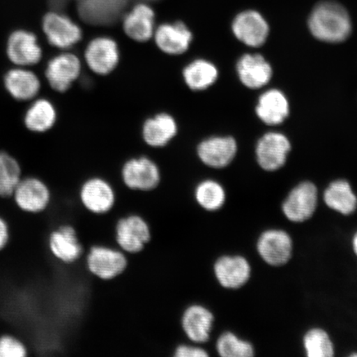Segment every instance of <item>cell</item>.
<instances>
[{"label":"cell","mask_w":357,"mask_h":357,"mask_svg":"<svg viewBox=\"0 0 357 357\" xmlns=\"http://www.w3.org/2000/svg\"><path fill=\"white\" fill-rule=\"evenodd\" d=\"M0 357H28V350L19 337L3 334L0 336Z\"/></svg>","instance_id":"d6a6232c"},{"label":"cell","mask_w":357,"mask_h":357,"mask_svg":"<svg viewBox=\"0 0 357 357\" xmlns=\"http://www.w3.org/2000/svg\"><path fill=\"white\" fill-rule=\"evenodd\" d=\"M324 202L332 211L348 216L357 209V196L350 183L337 180L330 183L324 192Z\"/></svg>","instance_id":"484cf974"},{"label":"cell","mask_w":357,"mask_h":357,"mask_svg":"<svg viewBox=\"0 0 357 357\" xmlns=\"http://www.w3.org/2000/svg\"><path fill=\"white\" fill-rule=\"evenodd\" d=\"M8 236H10V233H8L7 222L3 218L0 217V250L6 247L8 243Z\"/></svg>","instance_id":"e575fe53"},{"label":"cell","mask_w":357,"mask_h":357,"mask_svg":"<svg viewBox=\"0 0 357 357\" xmlns=\"http://www.w3.org/2000/svg\"><path fill=\"white\" fill-rule=\"evenodd\" d=\"M213 348L215 355L221 357H252L255 355L252 343L230 330H225L218 335Z\"/></svg>","instance_id":"f546056e"},{"label":"cell","mask_w":357,"mask_h":357,"mask_svg":"<svg viewBox=\"0 0 357 357\" xmlns=\"http://www.w3.org/2000/svg\"><path fill=\"white\" fill-rule=\"evenodd\" d=\"M120 178L126 188L135 192L153 191L162 181V169L153 160L139 156L127 160L120 169Z\"/></svg>","instance_id":"3957f363"},{"label":"cell","mask_w":357,"mask_h":357,"mask_svg":"<svg viewBox=\"0 0 357 357\" xmlns=\"http://www.w3.org/2000/svg\"><path fill=\"white\" fill-rule=\"evenodd\" d=\"M309 29L312 35L319 41L340 43L350 37L352 25L349 13L342 4L324 1L312 10Z\"/></svg>","instance_id":"6da1fadb"},{"label":"cell","mask_w":357,"mask_h":357,"mask_svg":"<svg viewBox=\"0 0 357 357\" xmlns=\"http://www.w3.org/2000/svg\"><path fill=\"white\" fill-rule=\"evenodd\" d=\"M351 245L352 250H354L355 255L357 257V231H356L354 238H352Z\"/></svg>","instance_id":"d590c367"},{"label":"cell","mask_w":357,"mask_h":357,"mask_svg":"<svg viewBox=\"0 0 357 357\" xmlns=\"http://www.w3.org/2000/svg\"><path fill=\"white\" fill-rule=\"evenodd\" d=\"M84 261L89 274L106 281L123 273L128 266V256L118 248L96 245L88 250Z\"/></svg>","instance_id":"7a4b0ae2"},{"label":"cell","mask_w":357,"mask_h":357,"mask_svg":"<svg viewBox=\"0 0 357 357\" xmlns=\"http://www.w3.org/2000/svg\"><path fill=\"white\" fill-rule=\"evenodd\" d=\"M350 357H357V352H355V354H351L349 355Z\"/></svg>","instance_id":"8d00e7d4"},{"label":"cell","mask_w":357,"mask_h":357,"mask_svg":"<svg viewBox=\"0 0 357 357\" xmlns=\"http://www.w3.org/2000/svg\"><path fill=\"white\" fill-rule=\"evenodd\" d=\"M125 33L134 41L145 43L155 33V13L146 3H138L125 15L123 21Z\"/></svg>","instance_id":"7402d4cb"},{"label":"cell","mask_w":357,"mask_h":357,"mask_svg":"<svg viewBox=\"0 0 357 357\" xmlns=\"http://www.w3.org/2000/svg\"><path fill=\"white\" fill-rule=\"evenodd\" d=\"M24 120L26 128L31 132H46L56 121L55 106L47 99L36 100L26 109Z\"/></svg>","instance_id":"f1b7e54d"},{"label":"cell","mask_w":357,"mask_h":357,"mask_svg":"<svg viewBox=\"0 0 357 357\" xmlns=\"http://www.w3.org/2000/svg\"><path fill=\"white\" fill-rule=\"evenodd\" d=\"M153 37L160 50L172 56L187 52L193 41V34L181 22L159 26L155 30Z\"/></svg>","instance_id":"d6986e66"},{"label":"cell","mask_w":357,"mask_h":357,"mask_svg":"<svg viewBox=\"0 0 357 357\" xmlns=\"http://www.w3.org/2000/svg\"><path fill=\"white\" fill-rule=\"evenodd\" d=\"M114 236L117 247L127 255H133L142 252L150 242L151 227L138 214H128L116 222Z\"/></svg>","instance_id":"277c9868"},{"label":"cell","mask_w":357,"mask_h":357,"mask_svg":"<svg viewBox=\"0 0 357 357\" xmlns=\"http://www.w3.org/2000/svg\"><path fill=\"white\" fill-rule=\"evenodd\" d=\"M13 198L22 211L37 213L46 209L51 201V191L41 178L22 177L13 191Z\"/></svg>","instance_id":"4fadbf2b"},{"label":"cell","mask_w":357,"mask_h":357,"mask_svg":"<svg viewBox=\"0 0 357 357\" xmlns=\"http://www.w3.org/2000/svg\"><path fill=\"white\" fill-rule=\"evenodd\" d=\"M80 16L93 24H112L121 13L125 0H77Z\"/></svg>","instance_id":"cb8c5ba5"},{"label":"cell","mask_w":357,"mask_h":357,"mask_svg":"<svg viewBox=\"0 0 357 357\" xmlns=\"http://www.w3.org/2000/svg\"><path fill=\"white\" fill-rule=\"evenodd\" d=\"M8 60L16 66L29 67L42 60L43 50L37 36L26 30H17L8 39Z\"/></svg>","instance_id":"9a60e30c"},{"label":"cell","mask_w":357,"mask_h":357,"mask_svg":"<svg viewBox=\"0 0 357 357\" xmlns=\"http://www.w3.org/2000/svg\"><path fill=\"white\" fill-rule=\"evenodd\" d=\"M82 68V62L77 55L62 52L48 61L45 75L54 91L63 93L79 77Z\"/></svg>","instance_id":"8fae6325"},{"label":"cell","mask_w":357,"mask_h":357,"mask_svg":"<svg viewBox=\"0 0 357 357\" xmlns=\"http://www.w3.org/2000/svg\"><path fill=\"white\" fill-rule=\"evenodd\" d=\"M291 150L288 137L280 132L265 134L258 141L256 155L259 166L264 171L275 172L283 167Z\"/></svg>","instance_id":"7c38bea8"},{"label":"cell","mask_w":357,"mask_h":357,"mask_svg":"<svg viewBox=\"0 0 357 357\" xmlns=\"http://www.w3.org/2000/svg\"><path fill=\"white\" fill-rule=\"evenodd\" d=\"M214 322L213 312L208 307L196 303L187 306L181 318L182 332L187 340L204 347L208 351Z\"/></svg>","instance_id":"5b68a950"},{"label":"cell","mask_w":357,"mask_h":357,"mask_svg":"<svg viewBox=\"0 0 357 357\" xmlns=\"http://www.w3.org/2000/svg\"><path fill=\"white\" fill-rule=\"evenodd\" d=\"M293 240L287 231L268 229L259 236L257 249L267 265L279 267L287 264L293 254Z\"/></svg>","instance_id":"30bf717a"},{"label":"cell","mask_w":357,"mask_h":357,"mask_svg":"<svg viewBox=\"0 0 357 357\" xmlns=\"http://www.w3.org/2000/svg\"><path fill=\"white\" fill-rule=\"evenodd\" d=\"M256 113L266 124L274 126L282 123L289 114L288 99L279 89H269L259 98Z\"/></svg>","instance_id":"603a6c76"},{"label":"cell","mask_w":357,"mask_h":357,"mask_svg":"<svg viewBox=\"0 0 357 357\" xmlns=\"http://www.w3.org/2000/svg\"><path fill=\"white\" fill-rule=\"evenodd\" d=\"M241 82L252 89H260L271 82L272 67L264 57L259 54L243 55L236 64Z\"/></svg>","instance_id":"44dd1931"},{"label":"cell","mask_w":357,"mask_h":357,"mask_svg":"<svg viewBox=\"0 0 357 357\" xmlns=\"http://www.w3.org/2000/svg\"><path fill=\"white\" fill-rule=\"evenodd\" d=\"M303 345L307 357H333L335 355L332 339L322 328L309 330L303 338Z\"/></svg>","instance_id":"1f68e13d"},{"label":"cell","mask_w":357,"mask_h":357,"mask_svg":"<svg viewBox=\"0 0 357 357\" xmlns=\"http://www.w3.org/2000/svg\"><path fill=\"white\" fill-rule=\"evenodd\" d=\"M319 205V191L311 181H303L289 192L281 211L285 218L294 223H302L314 215Z\"/></svg>","instance_id":"52a82bcc"},{"label":"cell","mask_w":357,"mask_h":357,"mask_svg":"<svg viewBox=\"0 0 357 357\" xmlns=\"http://www.w3.org/2000/svg\"><path fill=\"white\" fill-rule=\"evenodd\" d=\"M238 151V144L231 137H212L201 142L198 156L204 166L214 169L229 167Z\"/></svg>","instance_id":"2e32d148"},{"label":"cell","mask_w":357,"mask_h":357,"mask_svg":"<svg viewBox=\"0 0 357 357\" xmlns=\"http://www.w3.org/2000/svg\"><path fill=\"white\" fill-rule=\"evenodd\" d=\"M211 354L203 346L190 342H182L174 349L172 357H209Z\"/></svg>","instance_id":"836d02e7"},{"label":"cell","mask_w":357,"mask_h":357,"mask_svg":"<svg viewBox=\"0 0 357 357\" xmlns=\"http://www.w3.org/2000/svg\"><path fill=\"white\" fill-rule=\"evenodd\" d=\"M48 245L52 256L66 264H73L86 255L77 231L71 225H62L53 231L49 236Z\"/></svg>","instance_id":"ac0fdd59"},{"label":"cell","mask_w":357,"mask_h":357,"mask_svg":"<svg viewBox=\"0 0 357 357\" xmlns=\"http://www.w3.org/2000/svg\"><path fill=\"white\" fill-rule=\"evenodd\" d=\"M79 196L83 207L96 215L109 213L116 202L114 186L104 177L98 176L89 177L82 183Z\"/></svg>","instance_id":"ba28073f"},{"label":"cell","mask_w":357,"mask_h":357,"mask_svg":"<svg viewBox=\"0 0 357 357\" xmlns=\"http://www.w3.org/2000/svg\"><path fill=\"white\" fill-rule=\"evenodd\" d=\"M120 52L117 43L109 37L91 40L84 52V60L93 73L109 75L117 67Z\"/></svg>","instance_id":"5bb4252c"},{"label":"cell","mask_w":357,"mask_h":357,"mask_svg":"<svg viewBox=\"0 0 357 357\" xmlns=\"http://www.w3.org/2000/svg\"><path fill=\"white\" fill-rule=\"evenodd\" d=\"M186 86L192 91H202L213 86L218 78V70L211 61L197 59L191 61L183 70Z\"/></svg>","instance_id":"83f0119b"},{"label":"cell","mask_w":357,"mask_h":357,"mask_svg":"<svg viewBox=\"0 0 357 357\" xmlns=\"http://www.w3.org/2000/svg\"><path fill=\"white\" fill-rule=\"evenodd\" d=\"M22 177L19 160L10 153L0 151V196L13 197V191Z\"/></svg>","instance_id":"4dcf8cb0"},{"label":"cell","mask_w":357,"mask_h":357,"mask_svg":"<svg viewBox=\"0 0 357 357\" xmlns=\"http://www.w3.org/2000/svg\"><path fill=\"white\" fill-rule=\"evenodd\" d=\"M4 87L13 99L29 101L35 99L41 89V82L28 67L16 66L8 70L3 78Z\"/></svg>","instance_id":"ffe728a7"},{"label":"cell","mask_w":357,"mask_h":357,"mask_svg":"<svg viewBox=\"0 0 357 357\" xmlns=\"http://www.w3.org/2000/svg\"><path fill=\"white\" fill-rule=\"evenodd\" d=\"M196 204L208 213L220 211L225 206L227 192L225 187L213 178H205L196 184L194 190Z\"/></svg>","instance_id":"4316f807"},{"label":"cell","mask_w":357,"mask_h":357,"mask_svg":"<svg viewBox=\"0 0 357 357\" xmlns=\"http://www.w3.org/2000/svg\"><path fill=\"white\" fill-rule=\"evenodd\" d=\"M178 131L175 119L166 113L159 114L147 120L142 127V137L153 147L166 146L176 135Z\"/></svg>","instance_id":"d4e9b609"},{"label":"cell","mask_w":357,"mask_h":357,"mask_svg":"<svg viewBox=\"0 0 357 357\" xmlns=\"http://www.w3.org/2000/svg\"><path fill=\"white\" fill-rule=\"evenodd\" d=\"M231 29L236 39L252 47L265 44L270 33L265 17L255 10L240 13L235 17Z\"/></svg>","instance_id":"e0dca14e"},{"label":"cell","mask_w":357,"mask_h":357,"mask_svg":"<svg viewBox=\"0 0 357 357\" xmlns=\"http://www.w3.org/2000/svg\"><path fill=\"white\" fill-rule=\"evenodd\" d=\"M213 273L217 283L227 291L243 288L252 275V267L247 258L236 254L218 256L213 263Z\"/></svg>","instance_id":"8992f818"},{"label":"cell","mask_w":357,"mask_h":357,"mask_svg":"<svg viewBox=\"0 0 357 357\" xmlns=\"http://www.w3.org/2000/svg\"><path fill=\"white\" fill-rule=\"evenodd\" d=\"M43 29L48 43L61 50H68L82 38L79 25L60 11L53 10L44 16Z\"/></svg>","instance_id":"9c48e42d"}]
</instances>
